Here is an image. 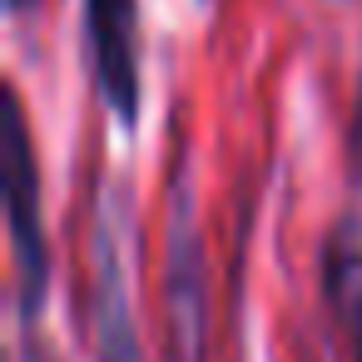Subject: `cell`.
<instances>
[{
  "instance_id": "1",
  "label": "cell",
  "mask_w": 362,
  "mask_h": 362,
  "mask_svg": "<svg viewBox=\"0 0 362 362\" xmlns=\"http://www.w3.org/2000/svg\"><path fill=\"white\" fill-rule=\"evenodd\" d=\"M6 209H11L21 313L35 317L50 283V248H45V218H40V169H35V149H30V129L16 90L6 95Z\"/></svg>"
},
{
  "instance_id": "2",
  "label": "cell",
  "mask_w": 362,
  "mask_h": 362,
  "mask_svg": "<svg viewBox=\"0 0 362 362\" xmlns=\"http://www.w3.org/2000/svg\"><path fill=\"white\" fill-rule=\"evenodd\" d=\"M85 40L105 105L134 124L139 115V0H85Z\"/></svg>"
},
{
  "instance_id": "3",
  "label": "cell",
  "mask_w": 362,
  "mask_h": 362,
  "mask_svg": "<svg viewBox=\"0 0 362 362\" xmlns=\"http://www.w3.org/2000/svg\"><path fill=\"white\" fill-rule=\"evenodd\" d=\"M322 288L332 303V317L352 347V362H362V218H342L322 248Z\"/></svg>"
},
{
  "instance_id": "4",
  "label": "cell",
  "mask_w": 362,
  "mask_h": 362,
  "mask_svg": "<svg viewBox=\"0 0 362 362\" xmlns=\"http://www.w3.org/2000/svg\"><path fill=\"white\" fill-rule=\"evenodd\" d=\"M169 308H174V357L179 362H204V273H199L194 243L174 248Z\"/></svg>"
},
{
  "instance_id": "5",
  "label": "cell",
  "mask_w": 362,
  "mask_h": 362,
  "mask_svg": "<svg viewBox=\"0 0 362 362\" xmlns=\"http://www.w3.org/2000/svg\"><path fill=\"white\" fill-rule=\"evenodd\" d=\"M6 6H11V11H16V16H25V11H30V6H35V0H6Z\"/></svg>"
},
{
  "instance_id": "6",
  "label": "cell",
  "mask_w": 362,
  "mask_h": 362,
  "mask_svg": "<svg viewBox=\"0 0 362 362\" xmlns=\"http://www.w3.org/2000/svg\"><path fill=\"white\" fill-rule=\"evenodd\" d=\"M352 139L362 144V100H357V129H352Z\"/></svg>"
}]
</instances>
